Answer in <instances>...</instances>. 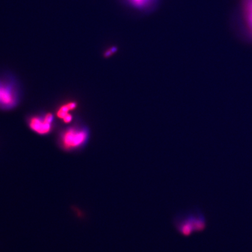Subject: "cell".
Returning <instances> with one entry per match:
<instances>
[{"label":"cell","instance_id":"2","mask_svg":"<svg viewBox=\"0 0 252 252\" xmlns=\"http://www.w3.org/2000/svg\"><path fill=\"white\" fill-rule=\"evenodd\" d=\"M20 100L18 85L11 78H0V109L9 110L17 106Z\"/></svg>","mask_w":252,"mask_h":252},{"label":"cell","instance_id":"5","mask_svg":"<svg viewBox=\"0 0 252 252\" xmlns=\"http://www.w3.org/2000/svg\"><path fill=\"white\" fill-rule=\"evenodd\" d=\"M242 23L252 38V0H241Z\"/></svg>","mask_w":252,"mask_h":252},{"label":"cell","instance_id":"1","mask_svg":"<svg viewBox=\"0 0 252 252\" xmlns=\"http://www.w3.org/2000/svg\"><path fill=\"white\" fill-rule=\"evenodd\" d=\"M90 131L84 126H72L64 129L59 135V144L65 151L81 149L89 140Z\"/></svg>","mask_w":252,"mask_h":252},{"label":"cell","instance_id":"6","mask_svg":"<svg viewBox=\"0 0 252 252\" xmlns=\"http://www.w3.org/2000/svg\"><path fill=\"white\" fill-rule=\"evenodd\" d=\"M77 104L75 102H70L64 104L58 109L56 115L60 119H63L68 115L70 114L69 112L72 111L77 108Z\"/></svg>","mask_w":252,"mask_h":252},{"label":"cell","instance_id":"3","mask_svg":"<svg viewBox=\"0 0 252 252\" xmlns=\"http://www.w3.org/2000/svg\"><path fill=\"white\" fill-rule=\"evenodd\" d=\"M28 122L32 130L39 135H45L52 131L54 116L51 113L33 116L28 119Z\"/></svg>","mask_w":252,"mask_h":252},{"label":"cell","instance_id":"4","mask_svg":"<svg viewBox=\"0 0 252 252\" xmlns=\"http://www.w3.org/2000/svg\"><path fill=\"white\" fill-rule=\"evenodd\" d=\"M126 8L141 14L153 13L158 7L160 0H119Z\"/></svg>","mask_w":252,"mask_h":252}]
</instances>
